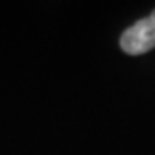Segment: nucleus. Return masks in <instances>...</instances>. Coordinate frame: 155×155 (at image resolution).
Here are the masks:
<instances>
[{
  "mask_svg": "<svg viewBox=\"0 0 155 155\" xmlns=\"http://www.w3.org/2000/svg\"><path fill=\"white\" fill-rule=\"evenodd\" d=\"M121 48L129 55H141L155 48V11L121 35Z\"/></svg>",
  "mask_w": 155,
  "mask_h": 155,
  "instance_id": "f257e3e1",
  "label": "nucleus"
}]
</instances>
